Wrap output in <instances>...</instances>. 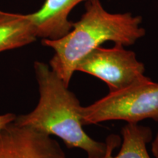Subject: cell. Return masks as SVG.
I'll use <instances>...</instances> for the list:
<instances>
[{
  "mask_svg": "<svg viewBox=\"0 0 158 158\" xmlns=\"http://www.w3.org/2000/svg\"><path fill=\"white\" fill-rule=\"evenodd\" d=\"M149 118L158 121V83L149 78L82 107L84 126L114 120L138 123Z\"/></svg>",
  "mask_w": 158,
  "mask_h": 158,
  "instance_id": "obj_3",
  "label": "cell"
},
{
  "mask_svg": "<svg viewBox=\"0 0 158 158\" xmlns=\"http://www.w3.org/2000/svg\"><path fill=\"white\" fill-rule=\"evenodd\" d=\"M34 69L39 88L38 103L30 113L16 116L13 122L56 136L69 149L84 151L88 158L103 155L106 142L94 140L84 131L83 106L76 94L49 65L37 61Z\"/></svg>",
  "mask_w": 158,
  "mask_h": 158,
  "instance_id": "obj_2",
  "label": "cell"
},
{
  "mask_svg": "<svg viewBox=\"0 0 158 158\" xmlns=\"http://www.w3.org/2000/svg\"><path fill=\"white\" fill-rule=\"evenodd\" d=\"M76 71L102 81L109 93L125 89L148 78L144 75V64L138 60L135 53L122 44L94 49L78 63Z\"/></svg>",
  "mask_w": 158,
  "mask_h": 158,
  "instance_id": "obj_4",
  "label": "cell"
},
{
  "mask_svg": "<svg viewBox=\"0 0 158 158\" xmlns=\"http://www.w3.org/2000/svg\"><path fill=\"white\" fill-rule=\"evenodd\" d=\"M15 118H16V116L12 113H7L0 115V130L6 127L7 124L11 123V122H14Z\"/></svg>",
  "mask_w": 158,
  "mask_h": 158,
  "instance_id": "obj_9",
  "label": "cell"
},
{
  "mask_svg": "<svg viewBox=\"0 0 158 158\" xmlns=\"http://www.w3.org/2000/svg\"><path fill=\"white\" fill-rule=\"evenodd\" d=\"M141 22V16L130 13L106 11L100 0L86 2V11L68 34L56 40H42L43 45L54 51L49 66L69 86L78 63L104 43L111 41L128 46L143 37L146 31Z\"/></svg>",
  "mask_w": 158,
  "mask_h": 158,
  "instance_id": "obj_1",
  "label": "cell"
},
{
  "mask_svg": "<svg viewBox=\"0 0 158 158\" xmlns=\"http://www.w3.org/2000/svg\"><path fill=\"white\" fill-rule=\"evenodd\" d=\"M84 1L90 0H45L40 10L29 14L37 38L56 40L68 34L73 26L69 14Z\"/></svg>",
  "mask_w": 158,
  "mask_h": 158,
  "instance_id": "obj_6",
  "label": "cell"
},
{
  "mask_svg": "<svg viewBox=\"0 0 158 158\" xmlns=\"http://www.w3.org/2000/svg\"><path fill=\"white\" fill-rule=\"evenodd\" d=\"M122 143L119 152L113 155L121 138L117 135H110L106 138L104 154L98 158H151L147 151V143L152 140L149 127L138 123H127L122 129Z\"/></svg>",
  "mask_w": 158,
  "mask_h": 158,
  "instance_id": "obj_7",
  "label": "cell"
},
{
  "mask_svg": "<svg viewBox=\"0 0 158 158\" xmlns=\"http://www.w3.org/2000/svg\"><path fill=\"white\" fill-rule=\"evenodd\" d=\"M0 158H67L51 135L11 122L0 130Z\"/></svg>",
  "mask_w": 158,
  "mask_h": 158,
  "instance_id": "obj_5",
  "label": "cell"
},
{
  "mask_svg": "<svg viewBox=\"0 0 158 158\" xmlns=\"http://www.w3.org/2000/svg\"><path fill=\"white\" fill-rule=\"evenodd\" d=\"M37 39L29 14L0 10V52L21 48Z\"/></svg>",
  "mask_w": 158,
  "mask_h": 158,
  "instance_id": "obj_8",
  "label": "cell"
}]
</instances>
